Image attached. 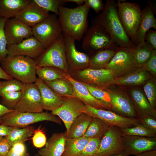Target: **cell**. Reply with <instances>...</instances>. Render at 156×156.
Returning a JSON list of instances; mask_svg holds the SVG:
<instances>
[{
	"label": "cell",
	"mask_w": 156,
	"mask_h": 156,
	"mask_svg": "<svg viewBox=\"0 0 156 156\" xmlns=\"http://www.w3.org/2000/svg\"><path fill=\"white\" fill-rule=\"evenodd\" d=\"M90 8L84 3L70 8L61 5L58 16L63 36H70L75 40L82 39L88 29V17Z\"/></svg>",
	"instance_id": "obj_1"
},
{
	"label": "cell",
	"mask_w": 156,
	"mask_h": 156,
	"mask_svg": "<svg viewBox=\"0 0 156 156\" xmlns=\"http://www.w3.org/2000/svg\"><path fill=\"white\" fill-rule=\"evenodd\" d=\"M91 23L101 26L106 31L119 47H135L121 23L116 3L114 0H107L103 10L92 20Z\"/></svg>",
	"instance_id": "obj_2"
},
{
	"label": "cell",
	"mask_w": 156,
	"mask_h": 156,
	"mask_svg": "<svg viewBox=\"0 0 156 156\" xmlns=\"http://www.w3.org/2000/svg\"><path fill=\"white\" fill-rule=\"evenodd\" d=\"M4 71L24 84L35 83L37 77L34 59L23 55H7L0 63Z\"/></svg>",
	"instance_id": "obj_3"
},
{
	"label": "cell",
	"mask_w": 156,
	"mask_h": 156,
	"mask_svg": "<svg viewBox=\"0 0 156 156\" xmlns=\"http://www.w3.org/2000/svg\"><path fill=\"white\" fill-rule=\"evenodd\" d=\"M1 120L2 125L20 128L44 121L53 122L60 125L62 124L59 117L47 112H21L14 110L3 116Z\"/></svg>",
	"instance_id": "obj_4"
},
{
	"label": "cell",
	"mask_w": 156,
	"mask_h": 156,
	"mask_svg": "<svg viewBox=\"0 0 156 156\" xmlns=\"http://www.w3.org/2000/svg\"><path fill=\"white\" fill-rule=\"evenodd\" d=\"M31 29L33 36L45 49L63 35L58 16L53 13L49 14Z\"/></svg>",
	"instance_id": "obj_5"
},
{
	"label": "cell",
	"mask_w": 156,
	"mask_h": 156,
	"mask_svg": "<svg viewBox=\"0 0 156 156\" xmlns=\"http://www.w3.org/2000/svg\"><path fill=\"white\" fill-rule=\"evenodd\" d=\"M35 60L37 67H53L67 73L68 67L63 35L45 49Z\"/></svg>",
	"instance_id": "obj_6"
},
{
	"label": "cell",
	"mask_w": 156,
	"mask_h": 156,
	"mask_svg": "<svg viewBox=\"0 0 156 156\" xmlns=\"http://www.w3.org/2000/svg\"><path fill=\"white\" fill-rule=\"evenodd\" d=\"M119 18L131 42L139 28L142 10L137 3L121 1L116 3Z\"/></svg>",
	"instance_id": "obj_7"
},
{
	"label": "cell",
	"mask_w": 156,
	"mask_h": 156,
	"mask_svg": "<svg viewBox=\"0 0 156 156\" xmlns=\"http://www.w3.org/2000/svg\"><path fill=\"white\" fill-rule=\"evenodd\" d=\"M82 48L90 52L116 48L118 46L110 35L101 26L92 24L87 29L82 38Z\"/></svg>",
	"instance_id": "obj_8"
},
{
	"label": "cell",
	"mask_w": 156,
	"mask_h": 156,
	"mask_svg": "<svg viewBox=\"0 0 156 156\" xmlns=\"http://www.w3.org/2000/svg\"><path fill=\"white\" fill-rule=\"evenodd\" d=\"M135 47H120L105 68L113 73L116 78L132 72L138 67L134 56Z\"/></svg>",
	"instance_id": "obj_9"
},
{
	"label": "cell",
	"mask_w": 156,
	"mask_h": 156,
	"mask_svg": "<svg viewBox=\"0 0 156 156\" xmlns=\"http://www.w3.org/2000/svg\"><path fill=\"white\" fill-rule=\"evenodd\" d=\"M86 106L83 102L75 97H64L62 104L52 111L51 113L57 116L62 121L67 133L74 120L84 113Z\"/></svg>",
	"instance_id": "obj_10"
},
{
	"label": "cell",
	"mask_w": 156,
	"mask_h": 156,
	"mask_svg": "<svg viewBox=\"0 0 156 156\" xmlns=\"http://www.w3.org/2000/svg\"><path fill=\"white\" fill-rule=\"evenodd\" d=\"M21 91V98L14 110L21 112H43L40 93L35 83L24 84Z\"/></svg>",
	"instance_id": "obj_11"
},
{
	"label": "cell",
	"mask_w": 156,
	"mask_h": 156,
	"mask_svg": "<svg viewBox=\"0 0 156 156\" xmlns=\"http://www.w3.org/2000/svg\"><path fill=\"white\" fill-rule=\"evenodd\" d=\"M84 113L92 118L101 119L110 126H116L121 129L131 127L140 124L138 118H127L110 110L97 109L89 105L86 106Z\"/></svg>",
	"instance_id": "obj_12"
},
{
	"label": "cell",
	"mask_w": 156,
	"mask_h": 156,
	"mask_svg": "<svg viewBox=\"0 0 156 156\" xmlns=\"http://www.w3.org/2000/svg\"><path fill=\"white\" fill-rule=\"evenodd\" d=\"M124 151L123 138L121 129L116 126H110L101 139L97 156L116 155Z\"/></svg>",
	"instance_id": "obj_13"
},
{
	"label": "cell",
	"mask_w": 156,
	"mask_h": 156,
	"mask_svg": "<svg viewBox=\"0 0 156 156\" xmlns=\"http://www.w3.org/2000/svg\"><path fill=\"white\" fill-rule=\"evenodd\" d=\"M4 31L7 46L18 44L33 36L31 28L16 18L6 20Z\"/></svg>",
	"instance_id": "obj_14"
},
{
	"label": "cell",
	"mask_w": 156,
	"mask_h": 156,
	"mask_svg": "<svg viewBox=\"0 0 156 156\" xmlns=\"http://www.w3.org/2000/svg\"><path fill=\"white\" fill-rule=\"evenodd\" d=\"M8 55H23L35 60L45 49L33 36L25 39L18 44L7 46Z\"/></svg>",
	"instance_id": "obj_15"
},
{
	"label": "cell",
	"mask_w": 156,
	"mask_h": 156,
	"mask_svg": "<svg viewBox=\"0 0 156 156\" xmlns=\"http://www.w3.org/2000/svg\"><path fill=\"white\" fill-rule=\"evenodd\" d=\"M77 77L86 83H93L98 87H105L109 85L116 78L112 72L106 68H88L78 71Z\"/></svg>",
	"instance_id": "obj_16"
},
{
	"label": "cell",
	"mask_w": 156,
	"mask_h": 156,
	"mask_svg": "<svg viewBox=\"0 0 156 156\" xmlns=\"http://www.w3.org/2000/svg\"><path fill=\"white\" fill-rule=\"evenodd\" d=\"M107 91L110 98L111 111L125 117L138 118L132 101L126 94L120 92Z\"/></svg>",
	"instance_id": "obj_17"
},
{
	"label": "cell",
	"mask_w": 156,
	"mask_h": 156,
	"mask_svg": "<svg viewBox=\"0 0 156 156\" xmlns=\"http://www.w3.org/2000/svg\"><path fill=\"white\" fill-rule=\"evenodd\" d=\"M125 151L129 155L156 149V137L135 136H123Z\"/></svg>",
	"instance_id": "obj_18"
},
{
	"label": "cell",
	"mask_w": 156,
	"mask_h": 156,
	"mask_svg": "<svg viewBox=\"0 0 156 156\" xmlns=\"http://www.w3.org/2000/svg\"><path fill=\"white\" fill-rule=\"evenodd\" d=\"M65 55L67 66L81 68L89 66L90 58L86 53L80 52L77 49L75 40L70 36H63Z\"/></svg>",
	"instance_id": "obj_19"
},
{
	"label": "cell",
	"mask_w": 156,
	"mask_h": 156,
	"mask_svg": "<svg viewBox=\"0 0 156 156\" xmlns=\"http://www.w3.org/2000/svg\"><path fill=\"white\" fill-rule=\"evenodd\" d=\"M49 14V12L40 7L31 0L15 18L31 28L43 21Z\"/></svg>",
	"instance_id": "obj_20"
},
{
	"label": "cell",
	"mask_w": 156,
	"mask_h": 156,
	"mask_svg": "<svg viewBox=\"0 0 156 156\" xmlns=\"http://www.w3.org/2000/svg\"><path fill=\"white\" fill-rule=\"evenodd\" d=\"M63 74L72 85L74 97L82 101L86 106L89 105L97 109H107L101 102L91 95L82 83L74 79L67 72H64Z\"/></svg>",
	"instance_id": "obj_21"
},
{
	"label": "cell",
	"mask_w": 156,
	"mask_h": 156,
	"mask_svg": "<svg viewBox=\"0 0 156 156\" xmlns=\"http://www.w3.org/2000/svg\"><path fill=\"white\" fill-rule=\"evenodd\" d=\"M66 138V131L53 134L44 146L38 151V154L40 156H62Z\"/></svg>",
	"instance_id": "obj_22"
},
{
	"label": "cell",
	"mask_w": 156,
	"mask_h": 156,
	"mask_svg": "<svg viewBox=\"0 0 156 156\" xmlns=\"http://www.w3.org/2000/svg\"><path fill=\"white\" fill-rule=\"evenodd\" d=\"M151 28L156 29V19L154 14L148 6L142 10L141 17L139 28L132 41L135 47L144 41L145 36Z\"/></svg>",
	"instance_id": "obj_23"
},
{
	"label": "cell",
	"mask_w": 156,
	"mask_h": 156,
	"mask_svg": "<svg viewBox=\"0 0 156 156\" xmlns=\"http://www.w3.org/2000/svg\"><path fill=\"white\" fill-rule=\"evenodd\" d=\"M35 83L40 93L43 110L52 111L62 104L64 97L57 95L42 80L37 78Z\"/></svg>",
	"instance_id": "obj_24"
},
{
	"label": "cell",
	"mask_w": 156,
	"mask_h": 156,
	"mask_svg": "<svg viewBox=\"0 0 156 156\" xmlns=\"http://www.w3.org/2000/svg\"><path fill=\"white\" fill-rule=\"evenodd\" d=\"M132 101L138 117L142 116H149L156 119V111L153 110L143 93L138 89L131 91Z\"/></svg>",
	"instance_id": "obj_25"
},
{
	"label": "cell",
	"mask_w": 156,
	"mask_h": 156,
	"mask_svg": "<svg viewBox=\"0 0 156 156\" xmlns=\"http://www.w3.org/2000/svg\"><path fill=\"white\" fill-rule=\"evenodd\" d=\"M31 0H0V18H15Z\"/></svg>",
	"instance_id": "obj_26"
},
{
	"label": "cell",
	"mask_w": 156,
	"mask_h": 156,
	"mask_svg": "<svg viewBox=\"0 0 156 156\" xmlns=\"http://www.w3.org/2000/svg\"><path fill=\"white\" fill-rule=\"evenodd\" d=\"M122 76L115 78L111 84L118 85H134L142 84L148 79L146 70L141 68Z\"/></svg>",
	"instance_id": "obj_27"
},
{
	"label": "cell",
	"mask_w": 156,
	"mask_h": 156,
	"mask_svg": "<svg viewBox=\"0 0 156 156\" xmlns=\"http://www.w3.org/2000/svg\"><path fill=\"white\" fill-rule=\"evenodd\" d=\"M92 118L83 113L77 118L71 124L67 134L66 139H72L83 136Z\"/></svg>",
	"instance_id": "obj_28"
},
{
	"label": "cell",
	"mask_w": 156,
	"mask_h": 156,
	"mask_svg": "<svg viewBox=\"0 0 156 156\" xmlns=\"http://www.w3.org/2000/svg\"><path fill=\"white\" fill-rule=\"evenodd\" d=\"M119 47L107 49L96 52L90 58L89 68L95 69L105 68L111 60Z\"/></svg>",
	"instance_id": "obj_29"
},
{
	"label": "cell",
	"mask_w": 156,
	"mask_h": 156,
	"mask_svg": "<svg viewBox=\"0 0 156 156\" xmlns=\"http://www.w3.org/2000/svg\"><path fill=\"white\" fill-rule=\"evenodd\" d=\"M90 139L83 136L66 139L64 151L62 156H78L83 151Z\"/></svg>",
	"instance_id": "obj_30"
},
{
	"label": "cell",
	"mask_w": 156,
	"mask_h": 156,
	"mask_svg": "<svg viewBox=\"0 0 156 156\" xmlns=\"http://www.w3.org/2000/svg\"><path fill=\"white\" fill-rule=\"evenodd\" d=\"M34 131L31 127L22 128L13 127L5 138L12 146L18 143H23L32 135Z\"/></svg>",
	"instance_id": "obj_31"
},
{
	"label": "cell",
	"mask_w": 156,
	"mask_h": 156,
	"mask_svg": "<svg viewBox=\"0 0 156 156\" xmlns=\"http://www.w3.org/2000/svg\"><path fill=\"white\" fill-rule=\"evenodd\" d=\"M45 83L54 92L61 96H73L72 85L70 81L65 77Z\"/></svg>",
	"instance_id": "obj_32"
},
{
	"label": "cell",
	"mask_w": 156,
	"mask_h": 156,
	"mask_svg": "<svg viewBox=\"0 0 156 156\" xmlns=\"http://www.w3.org/2000/svg\"><path fill=\"white\" fill-rule=\"evenodd\" d=\"M92 118V120L83 136L90 138H101L110 126L99 118Z\"/></svg>",
	"instance_id": "obj_33"
},
{
	"label": "cell",
	"mask_w": 156,
	"mask_h": 156,
	"mask_svg": "<svg viewBox=\"0 0 156 156\" xmlns=\"http://www.w3.org/2000/svg\"><path fill=\"white\" fill-rule=\"evenodd\" d=\"M153 49L152 46L144 41L135 47L134 56L138 67L143 66L150 58Z\"/></svg>",
	"instance_id": "obj_34"
},
{
	"label": "cell",
	"mask_w": 156,
	"mask_h": 156,
	"mask_svg": "<svg viewBox=\"0 0 156 156\" xmlns=\"http://www.w3.org/2000/svg\"><path fill=\"white\" fill-rule=\"evenodd\" d=\"M60 69L51 66H37L36 73L38 78L44 83L52 81L64 77Z\"/></svg>",
	"instance_id": "obj_35"
},
{
	"label": "cell",
	"mask_w": 156,
	"mask_h": 156,
	"mask_svg": "<svg viewBox=\"0 0 156 156\" xmlns=\"http://www.w3.org/2000/svg\"><path fill=\"white\" fill-rule=\"evenodd\" d=\"M91 95L101 102L107 110L112 111V107L109 95L107 90L90 84L82 83Z\"/></svg>",
	"instance_id": "obj_36"
},
{
	"label": "cell",
	"mask_w": 156,
	"mask_h": 156,
	"mask_svg": "<svg viewBox=\"0 0 156 156\" xmlns=\"http://www.w3.org/2000/svg\"><path fill=\"white\" fill-rule=\"evenodd\" d=\"M121 130L123 136L131 135L156 137V132L149 130L141 124L131 127L121 129Z\"/></svg>",
	"instance_id": "obj_37"
},
{
	"label": "cell",
	"mask_w": 156,
	"mask_h": 156,
	"mask_svg": "<svg viewBox=\"0 0 156 156\" xmlns=\"http://www.w3.org/2000/svg\"><path fill=\"white\" fill-rule=\"evenodd\" d=\"M21 95V91L5 93L0 96L1 104L9 109L14 110L20 101Z\"/></svg>",
	"instance_id": "obj_38"
},
{
	"label": "cell",
	"mask_w": 156,
	"mask_h": 156,
	"mask_svg": "<svg viewBox=\"0 0 156 156\" xmlns=\"http://www.w3.org/2000/svg\"><path fill=\"white\" fill-rule=\"evenodd\" d=\"M40 7L48 12H51L57 16L59 7L66 2L65 0H32Z\"/></svg>",
	"instance_id": "obj_39"
},
{
	"label": "cell",
	"mask_w": 156,
	"mask_h": 156,
	"mask_svg": "<svg viewBox=\"0 0 156 156\" xmlns=\"http://www.w3.org/2000/svg\"><path fill=\"white\" fill-rule=\"evenodd\" d=\"M24 85L22 82L14 79L1 81L0 84V96L7 92L21 91Z\"/></svg>",
	"instance_id": "obj_40"
},
{
	"label": "cell",
	"mask_w": 156,
	"mask_h": 156,
	"mask_svg": "<svg viewBox=\"0 0 156 156\" xmlns=\"http://www.w3.org/2000/svg\"><path fill=\"white\" fill-rule=\"evenodd\" d=\"M101 138H90L83 151L78 156H97Z\"/></svg>",
	"instance_id": "obj_41"
},
{
	"label": "cell",
	"mask_w": 156,
	"mask_h": 156,
	"mask_svg": "<svg viewBox=\"0 0 156 156\" xmlns=\"http://www.w3.org/2000/svg\"><path fill=\"white\" fill-rule=\"evenodd\" d=\"M144 89L146 98L151 106L153 110L155 111L156 104L155 85L153 81H149L144 85Z\"/></svg>",
	"instance_id": "obj_42"
},
{
	"label": "cell",
	"mask_w": 156,
	"mask_h": 156,
	"mask_svg": "<svg viewBox=\"0 0 156 156\" xmlns=\"http://www.w3.org/2000/svg\"><path fill=\"white\" fill-rule=\"evenodd\" d=\"M6 19L0 18V63L8 55L7 42L4 31V25Z\"/></svg>",
	"instance_id": "obj_43"
},
{
	"label": "cell",
	"mask_w": 156,
	"mask_h": 156,
	"mask_svg": "<svg viewBox=\"0 0 156 156\" xmlns=\"http://www.w3.org/2000/svg\"><path fill=\"white\" fill-rule=\"evenodd\" d=\"M33 145L37 148H42L45 145L47 138L45 134L41 130L38 129L34 131L32 137Z\"/></svg>",
	"instance_id": "obj_44"
},
{
	"label": "cell",
	"mask_w": 156,
	"mask_h": 156,
	"mask_svg": "<svg viewBox=\"0 0 156 156\" xmlns=\"http://www.w3.org/2000/svg\"><path fill=\"white\" fill-rule=\"evenodd\" d=\"M140 124L147 129L156 132V119L149 116L138 117Z\"/></svg>",
	"instance_id": "obj_45"
},
{
	"label": "cell",
	"mask_w": 156,
	"mask_h": 156,
	"mask_svg": "<svg viewBox=\"0 0 156 156\" xmlns=\"http://www.w3.org/2000/svg\"><path fill=\"white\" fill-rule=\"evenodd\" d=\"M144 69L152 73H156V50L154 49L151 56L147 62L142 66Z\"/></svg>",
	"instance_id": "obj_46"
},
{
	"label": "cell",
	"mask_w": 156,
	"mask_h": 156,
	"mask_svg": "<svg viewBox=\"0 0 156 156\" xmlns=\"http://www.w3.org/2000/svg\"><path fill=\"white\" fill-rule=\"evenodd\" d=\"M85 3H86L90 8L92 9L96 14L102 11L105 6L102 0H85Z\"/></svg>",
	"instance_id": "obj_47"
},
{
	"label": "cell",
	"mask_w": 156,
	"mask_h": 156,
	"mask_svg": "<svg viewBox=\"0 0 156 156\" xmlns=\"http://www.w3.org/2000/svg\"><path fill=\"white\" fill-rule=\"evenodd\" d=\"M144 41L150 44L153 49L156 50V31L150 29L146 33Z\"/></svg>",
	"instance_id": "obj_48"
},
{
	"label": "cell",
	"mask_w": 156,
	"mask_h": 156,
	"mask_svg": "<svg viewBox=\"0 0 156 156\" xmlns=\"http://www.w3.org/2000/svg\"><path fill=\"white\" fill-rule=\"evenodd\" d=\"M12 146L5 138L0 142V156H6Z\"/></svg>",
	"instance_id": "obj_49"
},
{
	"label": "cell",
	"mask_w": 156,
	"mask_h": 156,
	"mask_svg": "<svg viewBox=\"0 0 156 156\" xmlns=\"http://www.w3.org/2000/svg\"><path fill=\"white\" fill-rule=\"evenodd\" d=\"M10 149L14 152L21 154H24L27 153L23 143H16L12 146Z\"/></svg>",
	"instance_id": "obj_50"
},
{
	"label": "cell",
	"mask_w": 156,
	"mask_h": 156,
	"mask_svg": "<svg viewBox=\"0 0 156 156\" xmlns=\"http://www.w3.org/2000/svg\"><path fill=\"white\" fill-rule=\"evenodd\" d=\"M12 127L0 125V135L5 137L8 134Z\"/></svg>",
	"instance_id": "obj_51"
},
{
	"label": "cell",
	"mask_w": 156,
	"mask_h": 156,
	"mask_svg": "<svg viewBox=\"0 0 156 156\" xmlns=\"http://www.w3.org/2000/svg\"><path fill=\"white\" fill-rule=\"evenodd\" d=\"M14 110L10 109L0 104V125L2 123L1 117L5 114L12 112Z\"/></svg>",
	"instance_id": "obj_52"
},
{
	"label": "cell",
	"mask_w": 156,
	"mask_h": 156,
	"mask_svg": "<svg viewBox=\"0 0 156 156\" xmlns=\"http://www.w3.org/2000/svg\"><path fill=\"white\" fill-rule=\"evenodd\" d=\"M135 156H156V149L144 152L136 155Z\"/></svg>",
	"instance_id": "obj_53"
},
{
	"label": "cell",
	"mask_w": 156,
	"mask_h": 156,
	"mask_svg": "<svg viewBox=\"0 0 156 156\" xmlns=\"http://www.w3.org/2000/svg\"><path fill=\"white\" fill-rule=\"evenodd\" d=\"M13 79L4 71L0 65V79L6 80Z\"/></svg>",
	"instance_id": "obj_54"
},
{
	"label": "cell",
	"mask_w": 156,
	"mask_h": 156,
	"mask_svg": "<svg viewBox=\"0 0 156 156\" xmlns=\"http://www.w3.org/2000/svg\"><path fill=\"white\" fill-rule=\"evenodd\" d=\"M6 156H30V155L27 153L24 154L16 153L14 152L10 149Z\"/></svg>",
	"instance_id": "obj_55"
},
{
	"label": "cell",
	"mask_w": 156,
	"mask_h": 156,
	"mask_svg": "<svg viewBox=\"0 0 156 156\" xmlns=\"http://www.w3.org/2000/svg\"><path fill=\"white\" fill-rule=\"evenodd\" d=\"M66 3L73 2L77 4L79 6L85 3V0H65Z\"/></svg>",
	"instance_id": "obj_56"
},
{
	"label": "cell",
	"mask_w": 156,
	"mask_h": 156,
	"mask_svg": "<svg viewBox=\"0 0 156 156\" xmlns=\"http://www.w3.org/2000/svg\"><path fill=\"white\" fill-rule=\"evenodd\" d=\"M148 6L151 9L152 12L154 13V15L155 14L156 12H155V2H153V1H149L148 2Z\"/></svg>",
	"instance_id": "obj_57"
},
{
	"label": "cell",
	"mask_w": 156,
	"mask_h": 156,
	"mask_svg": "<svg viewBox=\"0 0 156 156\" xmlns=\"http://www.w3.org/2000/svg\"><path fill=\"white\" fill-rule=\"evenodd\" d=\"M129 155L125 151H124L122 153L116 155H109L107 156H129Z\"/></svg>",
	"instance_id": "obj_58"
},
{
	"label": "cell",
	"mask_w": 156,
	"mask_h": 156,
	"mask_svg": "<svg viewBox=\"0 0 156 156\" xmlns=\"http://www.w3.org/2000/svg\"><path fill=\"white\" fill-rule=\"evenodd\" d=\"M3 138V136L0 135V142L2 140Z\"/></svg>",
	"instance_id": "obj_59"
},
{
	"label": "cell",
	"mask_w": 156,
	"mask_h": 156,
	"mask_svg": "<svg viewBox=\"0 0 156 156\" xmlns=\"http://www.w3.org/2000/svg\"><path fill=\"white\" fill-rule=\"evenodd\" d=\"M34 156H40V155L38 154H36Z\"/></svg>",
	"instance_id": "obj_60"
},
{
	"label": "cell",
	"mask_w": 156,
	"mask_h": 156,
	"mask_svg": "<svg viewBox=\"0 0 156 156\" xmlns=\"http://www.w3.org/2000/svg\"><path fill=\"white\" fill-rule=\"evenodd\" d=\"M1 81H0V84L1 83Z\"/></svg>",
	"instance_id": "obj_61"
}]
</instances>
